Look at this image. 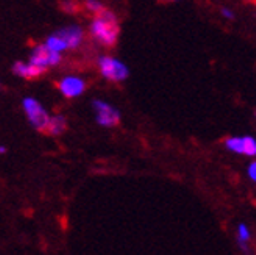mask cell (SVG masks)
<instances>
[{
	"instance_id": "obj_1",
	"label": "cell",
	"mask_w": 256,
	"mask_h": 255,
	"mask_svg": "<svg viewBox=\"0 0 256 255\" xmlns=\"http://www.w3.org/2000/svg\"><path fill=\"white\" fill-rule=\"evenodd\" d=\"M91 33L104 46H114L120 35V25L116 15L106 8L97 13V18L91 24Z\"/></svg>"
},
{
	"instance_id": "obj_2",
	"label": "cell",
	"mask_w": 256,
	"mask_h": 255,
	"mask_svg": "<svg viewBox=\"0 0 256 255\" xmlns=\"http://www.w3.org/2000/svg\"><path fill=\"white\" fill-rule=\"evenodd\" d=\"M24 108H25V111H27L28 119H30V122H32V125L34 127V129L40 130V132H46L47 124L50 121L47 110L33 97L24 99Z\"/></svg>"
},
{
	"instance_id": "obj_3",
	"label": "cell",
	"mask_w": 256,
	"mask_h": 255,
	"mask_svg": "<svg viewBox=\"0 0 256 255\" xmlns=\"http://www.w3.org/2000/svg\"><path fill=\"white\" fill-rule=\"evenodd\" d=\"M98 65H100V71L104 74V77L112 82L125 80L128 77V74H130V71H128V68L122 61L111 58V57H102Z\"/></svg>"
},
{
	"instance_id": "obj_4",
	"label": "cell",
	"mask_w": 256,
	"mask_h": 255,
	"mask_svg": "<svg viewBox=\"0 0 256 255\" xmlns=\"http://www.w3.org/2000/svg\"><path fill=\"white\" fill-rule=\"evenodd\" d=\"M32 65H36L40 68L48 69L50 66H56L61 63V54L55 52V50H50L46 44L42 46H36L33 54L30 57Z\"/></svg>"
},
{
	"instance_id": "obj_5",
	"label": "cell",
	"mask_w": 256,
	"mask_h": 255,
	"mask_svg": "<svg viewBox=\"0 0 256 255\" xmlns=\"http://www.w3.org/2000/svg\"><path fill=\"white\" fill-rule=\"evenodd\" d=\"M94 108L97 111V122L100 125L112 127V125H118L119 124V121H120V113H119V110H116L114 107L108 105L106 102L96 100L94 102Z\"/></svg>"
},
{
	"instance_id": "obj_6",
	"label": "cell",
	"mask_w": 256,
	"mask_h": 255,
	"mask_svg": "<svg viewBox=\"0 0 256 255\" xmlns=\"http://www.w3.org/2000/svg\"><path fill=\"white\" fill-rule=\"evenodd\" d=\"M226 147L230 150L236 152V154H246L253 157L256 154V141L253 136H244V138H230L226 139Z\"/></svg>"
},
{
	"instance_id": "obj_7",
	"label": "cell",
	"mask_w": 256,
	"mask_h": 255,
	"mask_svg": "<svg viewBox=\"0 0 256 255\" xmlns=\"http://www.w3.org/2000/svg\"><path fill=\"white\" fill-rule=\"evenodd\" d=\"M58 88L66 97H76V96H82L84 93L86 82L80 77H74V75H70V77L62 79L58 83Z\"/></svg>"
},
{
	"instance_id": "obj_8",
	"label": "cell",
	"mask_w": 256,
	"mask_h": 255,
	"mask_svg": "<svg viewBox=\"0 0 256 255\" xmlns=\"http://www.w3.org/2000/svg\"><path fill=\"white\" fill-rule=\"evenodd\" d=\"M12 71H14L18 75H20V77L24 79H34V77H40V75H42L47 69L44 68H40L36 65H32V63H24V61H18L14 68H12Z\"/></svg>"
},
{
	"instance_id": "obj_9",
	"label": "cell",
	"mask_w": 256,
	"mask_h": 255,
	"mask_svg": "<svg viewBox=\"0 0 256 255\" xmlns=\"http://www.w3.org/2000/svg\"><path fill=\"white\" fill-rule=\"evenodd\" d=\"M58 33L62 36V40L66 41L68 49H75L76 46H80V43L83 40V30L78 27V25H72V27L58 30Z\"/></svg>"
},
{
	"instance_id": "obj_10",
	"label": "cell",
	"mask_w": 256,
	"mask_h": 255,
	"mask_svg": "<svg viewBox=\"0 0 256 255\" xmlns=\"http://www.w3.org/2000/svg\"><path fill=\"white\" fill-rule=\"evenodd\" d=\"M66 129H68V121H66V118H64V116H54V118H50L46 132L48 135L60 136V135H62L64 132H66Z\"/></svg>"
},
{
	"instance_id": "obj_11",
	"label": "cell",
	"mask_w": 256,
	"mask_h": 255,
	"mask_svg": "<svg viewBox=\"0 0 256 255\" xmlns=\"http://www.w3.org/2000/svg\"><path fill=\"white\" fill-rule=\"evenodd\" d=\"M46 46H47L50 50H55V52H62V50H66V49H68L66 41L62 40V36H61L58 32L54 33L52 36H48V40H47Z\"/></svg>"
},
{
	"instance_id": "obj_12",
	"label": "cell",
	"mask_w": 256,
	"mask_h": 255,
	"mask_svg": "<svg viewBox=\"0 0 256 255\" xmlns=\"http://www.w3.org/2000/svg\"><path fill=\"white\" fill-rule=\"evenodd\" d=\"M86 8L91 13H96V15H97V13H100L105 7L102 5L100 2H97V0H86Z\"/></svg>"
},
{
	"instance_id": "obj_13",
	"label": "cell",
	"mask_w": 256,
	"mask_h": 255,
	"mask_svg": "<svg viewBox=\"0 0 256 255\" xmlns=\"http://www.w3.org/2000/svg\"><path fill=\"white\" fill-rule=\"evenodd\" d=\"M238 236H239V241H248L250 239V232L246 224H240L239 225V230H238Z\"/></svg>"
},
{
	"instance_id": "obj_14",
	"label": "cell",
	"mask_w": 256,
	"mask_h": 255,
	"mask_svg": "<svg viewBox=\"0 0 256 255\" xmlns=\"http://www.w3.org/2000/svg\"><path fill=\"white\" fill-rule=\"evenodd\" d=\"M62 8L66 11H69V13H74V11L78 10V5H76V2H74V0H64Z\"/></svg>"
},
{
	"instance_id": "obj_15",
	"label": "cell",
	"mask_w": 256,
	"mask_h": 255,
	"mask_svg": "<svg viewBox=\"0 0 256 255\" xmlns=\"http://www.w3.org/2000/svg\"><path fill=\"white\" fill-rule=\"evenodd\" d=\"M248 175L252 180H256V163H252L250 168H248Z\"/></svg>"
},
{
	"instance_id": "obj_16",
	"label": "cell",
	"mask_w": 256,
	"mask_h": 255,
	"mask_svg": "<svg viewBox=\"0 0 256 255\" xmlns=\"http://www.w3.org/2000/svg\"><path fill=\"white\" fill-rule=\"evenodd\" d=\"M222 15H224L225 18H228V19H233V18H234L233 11H232V10H228V8H222Z\"/></svg>"
},
{
	"instance_id": "obj_17",
	"label": "cell",
	"mask_w": 256,
	"mask_h": 255,
	"mask_svg": "<svg viewBox=\"0 0 256 255\" xmlns=\"http://www.w3.org/2000/svg\"><path fill=\"white\" fill-rule=\"evenodd\" d=\"M6 152V147L5 146H0V154H5Z\"/></svg>"
},
{
	"instance_id": "obj_18",
	"label": "cell",
	"mask_w": 256,
	"mask_h": 255,
	"mask_svg": "<svg viewBox=\"0 0 256 255\" xmlns=\"http://www.w3.org/2000/svg\"><path fill=\"white\" fill-rule=\"evenodd\" d=\"M168 2H176V0H168Z\"/></svg>"
}]
</instances>
